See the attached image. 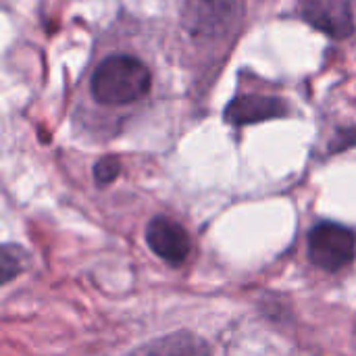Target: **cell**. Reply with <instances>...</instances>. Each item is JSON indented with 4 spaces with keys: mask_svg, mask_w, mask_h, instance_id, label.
I'll return each instance as SVG.
<instances>
[{
    "mask_svg": "<svg viewBox=\"0 0 356 356\" xmlns=\"http://www.w3.org/2000/svg\"><path fill=\"white\" fill-rule=\"evenodd\" d=\"M119 171H121V163L115 156H104L94 165V179L98 186H106L113 179H117Z\"/></svg>",
    "mask_w": 356,
    "mask_h": 356,
    "instance_id": "obj_9",
    "label": "cell"
},
{
    "mask_svg": "<svg viewBox=\"0 0 356 356\" xmlns=\"http://www.w3.org/2000/svg\"><path fill=\"white\" fill-rule=\"evenodd\" d=\"M238 17V0H188L181 13L184 29L198 40H213L229 31Z\"/></svg>",
    "mask_w": 356,
    "mask_h": 356,
    "instance_id": "obj_3",
    "label": "cell"
},
{
    "mask_svg": "<svg viewBox=\"0 0 356 356\" xmlns=\"http://www.w3.org/2000/svg\"><path fill=\"white\" fill-rule=\"evenodd\" d=\"M127 356H209V346L192 334H173L148 342Z\"/></svg>",
    "mask_w": 356,
    "mask_h": 356,
    "instance_id": "obj_7",
    "label": "cell"
},
{
    "mask_svg": "<svg viewBox=\"0 0 356 356\" xmlns=\"http://www.w3.org/2000/svg\"><path fill=\"white\" fill-rule=\"evenodd\" d=\"M152 79L148 67L129 54L104 58L92 75V94L98 102L119 106L131 104L150 92Z\"/></svg>",
    "mask_w": 356,
    "mask_h": 356,
    "instance_id": "obj_1",
    "label": "cell"
},
{
    "mask_svg": "<svg viewBox=\"0 0 356 356\" xmlns=\"http://www.w3.org/2000/svg\"><path fill=\"white\" fill-rule=\"evenodd\" d=\"M23 263H25V254L21 252V248L17 246H10L6 244L2 248V282L8 284L15 275H19V271L23 269Z\"/></svg>",
    "mask_w": 356,
    "mask_h": 356,
    "instance_id": "obj_8",
    "label": "cell"
},
{
    "mask_svg": "<svg viewBox=\"0 0 356 356\" xmlns=\"http://www.w3.org/2000/svg\"><path fill=\"white\" fill-rule=\"evenodd\" d=\"M302 17L332 38H346L355 31L348 0H302Z\"/></svg>",
    "mask_w": 356,
    "mask_h": 356,
    "instance_id": "obj_5",
    "label": "cell"
},
{
    "mask_svg": "<svg viewBox=\"0 0 356 356\" xmlns=\"http://www.w3.org/2000/svg\"><path fill=\"white\" fill-rule=\"evenodd\" d=\"M356 254V236L353 229L323 221L309 232V257L313 265L336 273L353 263Z\"/></svg>",
    "mask_w": 356,
    "mask_h": 356,
    "instance_id": "obj_2",
    "label": "cell"
},
{
    "mask_svg": "<svg viewBox=\"0 0 356 356\" xmlns=\"http://www.w3.org/2000/svg\"><path fill=\"white\" fill-rule=\"evenodd\" d=\"M146 240H148L150 250L159 259H163L165 263L175 265V267L181 265L188 259L190 248H192L190 236L184 229V225H179L175 219L163 217V215L161 217H154L148 223Z\"/></svg>",
    "mask_w": 356,
    "mask_h": 356,
    "instance_id": "obj_4",
    "label": "cell"
},
{
    "mask_svg": "<svg viewBox=\"0 0 356 356\" xmlns=\"http://www.w3.org/2000/svg\"><path fill=\"white\" fill-rule=\"evenodd\" d=\"M286 113V104L273 96H238L225 108V121L232 125H250L267 119H277Z\"/></svg>",
    "mask_w": 356,
    "mask_h": 356,
    "instance_id": "obj_6",
    "label": "cell"
}]
</instances>
